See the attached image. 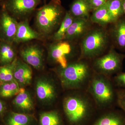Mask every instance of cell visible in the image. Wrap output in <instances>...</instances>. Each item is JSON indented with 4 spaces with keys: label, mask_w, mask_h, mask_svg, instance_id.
I'll return each instance as SVG.
<instances>
[{
    "label": "cell",
    "mask_w": 125,
    "mask_h": 125,
    "mask_svg": "<svg viewBox=\"0 0 125 125\" xmlns=\"http://www.w3.org/2000/svg\"><path fill=\"white\" fill-rule=\"evenodd\" d=\"M80 91L67 96L63 102L65 115L70 125H89L93 117L91 101Z\"/></svg>",
    "instance_id": "1"
},
{
    "label": "cell",
    "mask_w": 125,
    "mask_h": 125,
    "mask_svg": "<svg viewBox=\"0 0 125 125\" xmlns=\"http://www.w3.org/2000/svg\"><path fill=\"white\" fill-rule=\"evenodd\" d=\"M57 73L64 89L75 90L86 88L93 74L88 63L81 60L69 63L64 68L60 67Z\"/></svg>",
    "instance_id": "2"
},
{
    "label": "cell",
    "mask_w": 125,
    "mask_h": 125,
    "mask_svg": "<svg viewBox=\"0 0 125 125\" xmlns=\"http://www.w3.org/2000/svg\"><path fill=\"white\" fill-rule=\"evenodd\" d=\"M86 88L99 109L108 108L116 100V90L109 77L94 72Z\"/></svg>",
    "instance_id": "3"
},
{
    "label": "cell",
    "mask_w": 125,
    "mask_h": 125,
    "mask_svg": "<svg viewBox=\"0 0 125 125\" xmlns=\"http://www.w3.org/2000/svg\"><path fill=\"white\" fill-rule=\"evenodd\" d=\"M64 9L60 0H51L39 9L36 16V25L40 33L49 35L61 23Z\"/></svg>",
    "instance_id": "4"
},
{
    "label": "cell",
    "mask_w": 125,
    "mask_h": 125,
    "mask_svg": "<svg viewBox=\"0 0 125 125\" xmlns=\"http://www.w3.org/2000/svg\"><path fill=\"white\" fill-rule=\"evenodd\" d=\"M108 36L106 31L100 29H94L87 33L81 43L79 60L99 57L107 46Z\"/></svg>",
    "instance_id": "5"
},
{
    "label": "cell",
    "mask_w": 125,
    "mask_h": 125,
    "mask_svg": "<svg viewBox=\"0 0 125 125\" xmlns=\"http://www.w3.org/2000/svg\"><path fill=\"white\" fill-rule=\"evenodd\" d=\"M125 55L112 49L105 55L97 57L94 61V72L110 78L120 71Z\"/></svg>",
    "instance_id": "6"
},
{
    "label": "cell",
    "mask_w": 125,
    "mask_h": 125,
    "mask_svg": "<svg viewBox=\"0 0 125 125\" xmlns=\"http://www.w3.org/2000/svg\"><path fill=\"white\" fill-rule=\"evenodd\" d=\"M40 2V0H6L4 8L16 18H23L31 14Z\"/></svg>",
    "instance_id": "7"
},
{
    "label": "cell",
    "mask_w": 125,
    "mask_h": 125,
    "mask_svg": "<svg viewBox=\"0 0 125 125\" xmlns=\"http://www.w3.org/2000/svg\"><path fill=\"white\" fill-rule=\"evenodd\" d=\"M18 23L4 8L0 19V34L2 41L10 43L14 42Z\"/></svg>",
    "instance_id": "8"
},
{
    "label": "cell",
    "mask_w": 125,
    "mask_h": 125,
    "mask_svg": "<svg viewBox=\"0 0 125 125\" xmlns=\"http://www.w3.org/2000/svg\"><path fill=\"white\" fill-rule=\"evenodd\" d=\"M72 53L71 46L66 42H58L52 45L49 49L51 58L61 68H65L69 64L68 59Z\"/></svg>",
    "instance_id": "9"
},
{
    "label": "cell",
    "mask_w": 125,
    "mask_h": 125,
    "mask_svg": "<svg viewBox=\"0 0 125 125\" xmlns=\"http://www.w3.org/2000/svg\"><path fill=\"white\" fill-rule=\"evenodd\" d=\"M24 60L36 69H42L43 66V51L36 45H30L25 47L20 52Z\"/></svg>",
    "instance_id": "10"
},
{
    "label": "cell",
    "mask_w": 125,
    "mask_h": 125,
    "mask_svg": "<svg viewBox=\"0 0 125 125\" xmlns=\"http://www.w3.org/2000/svg\"><path fill=\"white\" fill-rule=\"evenodd\" d=\"M36 92L39 99L44 102H52L57 98V90L55 84L46 79H40L37 81Z\"/></svg>",
    "instance_id": "11"
},
{
    "label": "cell",
    "mask_w": 125,
    "mask_h": 125,
    "mask_svg": "<svg viewBox=\"0 0 125 125\" xmlns=\"http://www.w3.org/2000/svg\"><path fill=\"white\" fill-rule=\"evenodd\" d=\"M88 19L74 18L65 36V40L71 41L83 36L87 32L89 27Z\"/></svg>",
    "instance_id": "12"
},
{
    "label": "cell",
    "mask_w": 125,
    "mask_h": 125,
    "mask_svg": "<svg viewBox=\"0 0 125 125\" xmlns=\"http://www.w3.org/2000/svg\"><path fill=\"white\" fill-rule=\"evenodd\" d=\"M14 78L19 85H28L32 79V70L28 65L17 59L14 70Z\"/></svg>",
    "instance_id": "13"
},
{
    "label": "cell",
    "mask_w": 125,
    "mask_h": 125,
    "mask_svg": "<svg viewBox=\"0 0 125 125\" xmlns=\"http://www.w3.org/2000/svg\"><path fill=\"white\" fill-rule=\"evenodd\" d=\"M41 34L32 29L27 21L18 23L14 42L16 43L25 42L40 38Z\"/></svg>",
    "instance_id": "14"
},
{
    "label": "cell",
    "mask_w": 125,
    "mask_h": 125,
    "mask_svg": "<svg viewBox=\"0 0 125 125\" xmlns=\"http://www.w3.org/2000/svg\"><path fill=\"white\" fill-rule=\"evenodd\" d=\"M92 125H125V116L117 111H109L100 116Z\"/></svg>",
    "instance_id": "15"
},
{
    "label": "cell",
    "mask_w": 125,
    "mask_h": 125,
    "mask_svg": "<svg viewBox=\"0 0 125 125\" xmlns=\"http://www.w3.org/2000/svg\"><path fill=\"white\" fill-rule=\"evenodd\" d=\"M91 10L89 0H75L69 12L74 18L88 19Z\"/></svg>",
    "instance_id": "16"
},
{
    "label": "cell",
    "mask_w": 125,
    "mask_h": 125,
    "mask_svg": "<svg viewBox=\"0 0 125 125\" xmlns=\"http://www.w3.org/2000/svg\"><path fill=\"white\" fill-rule=\"evenodd\" d=\"M13 104L24 111H30L33 109V102L31 96L24 88H20L19 94L14 99Z\"/></svg>",
    "instance_id": "17"
},
{
    "label": "cell",
    "mask_w": 125,
    "mask_h": 125,
    "mask_svg": "<svg viewBox=\"0 0 125 125\" xmlns=\"http://www.w3.org/2000/svg\"><path fill=\"white\" fill-rule=\"evenodd\" d=\"M91 19L93 22L101 25L114 23L108 12L106 2L101 7L94 10Z\"/></svg>",
    "instance_id": "18"
},
{
    "label": "cell",
    "mask_w": 125,
    "mask_h": 125,
    "mask_svg": "<svg viewBox=\"0 0 125 125\" xmlns=\"http://www.w3.org/2000/svg\"><path fill=\"white\" fill-rule=\"evenodd\" d=\"M112 31L113 37L117 46L125 48V19H119L115 22Z\"/></svg>",
    "instance_id": "19"
},
{
    "label": "cell",
    "mask_w": 125,
    "mask_h": 125,
    "mask_svg": "<svg viewBox=\"0 0 125 125\" xmlns=\"http://www.w3.org/2000/svg\"><path fill=\"white\" fill-rule=\"evenodd\" d=\"M15 52L11 43L2 41L0 44V62L8 65L15 59Z\"/></svg>",
    "instance_id": "20"
},
{
    "label": "cell",
    "mask_w": 125,
    "mask_h": 125,
    "mask_svg": "<svg viewBox=\"0 0 125 125\" xmlns=\"http://www.w3.org/2000/svg\"><path fill=\"white\" fill-rule=\"evenodd\" d=\"M74 19L69 12H66L58 31L53 35V38L57 42L64 39L66 32Z\"/></svg>",
    "instance_id": "21"
},
{
    "label": "cell",
    "mask_w": 125,
    "mask_h": 125,
    "mask_svg": "<svg viewBox=\"0 0 125 125\" xmlns=\"http://www.w3.org/2000/svg\"><path fill=\"white\" fill-rule=\"evenodd\" d=\"M40 125H63L62 118L56 111L42 113L40 117Z\"/></svg>",
    "instance_id": "22"
},
{
    "label": "cell",
    "mask_w": 125,
    "mask_h": 125,
    "mask_svg": "<svg viewBox=\"0 0 125 125\" xmlns=\"http://www.w3.org/2000/svg\"><path fill=\"white\" fill-rule=\"evenodd\" d=\"M108 10L114 23L125 13L121 0H108Z\"/></svg>",
    "instance_id": "23"
},
{
    "label": "cell",
    "mask_w": 125,
    "mask_h": 125,
    "mask_svg": "<svg viewBox=\"0 0 125 125\" xmlns=\"http://www.w3.org/2000/svg\"><path fill=\"white\" fill-rule=\"evenodd\" d=\"M20 88L17 81L14 79L9 83L3 84L0 88V95L5 98L10 97L17 95Z\"/></svg>",
    "instance_id": "24"
},
{
    "label": "cell",
    "mask_w": 125,
    "mask_h": 125,
    "mask_svg": "<svg viewBox=\"0 0 125 125\" xmlns=\"http://www.w3.org/2000/svg\"><path fill=\"white\" fill-rule=\"evenodd\" d=\"M32 120L29 115L12 112L7 120V125H30Z\"/></svg>",
    "instance_id": "25"
},
{
    "label": "cell",
    "mask_w": 125,
    "mask_h": 125,
    "mask_svg": "<svg viewBox=\"0 0 125 125\" xmlns=\"http://www.w3.org/2000/svg\"><path fill=\"white\" fill-rule=\"evenodd\" d=\"M116 100L118 106L125 113V89L120 88L116 90Z\"/></svg>",
    "instance_id": "26"
},
{
    "label": "cell",
    "mask_w": 125,
    "mask_h": 125,
    "mask_svg": "<svg viewBox=\"0 0 125 125\" xmlns=\"http://www.w3.org/2000/svg\"><path fill=\"white\" fill-rule=\"evenodd\" d=\"M113 81L117 86L125 89V72L118 73L114 77Z\"/></svg>",
    "instance_id": "27"
},
{
    "label": "cell",
    "mask_w": 125,
    "mask_h": 125,
    "mask_svg": "<svg viewBox=\"0 0 125 125\" xmlns=\"http://www.w3.org/2000/svg\"><path fill=\"white\" fill-rule=\"evenodd\" d=\"M108 0H89L92 10L97 9L105 4Z\"/></svg>",
    "instance_id": "28"
},
{
    "label": "cell",
    "mask_w": 125,
    "mask_h": 125,
    "mask_svg": "<svg viewBox=\"0 0 125 125\" xmlns=\"http://www.w3.org/2000/svg\"><path fill=\"white\" fill-rule=\"evenodd\" d=\"M5 71V66L0 67V80L2 82H4V80Z\"/></svg>",
    "instance_id": "29"
},
{
    "label": "cell",
    "mask_w": 125,
    "mask_h": 125,
    "mask_svg": "<svg viewBox=\"0 0 125 125\" xmlns=\"http://www.w3.org/2000/svg\"><path fill=\"white\" fill-rule=\"evenodd\" d=\"M4 105L2 102L0 101V114L2 113L4 111Z\"/></svg>",
    "instance_id": "30"
},
{
    "label": "cell",
    "mask_w": 125,
    "mask_h": 125,
    "mask_svg": "<svg viewBox=\"0 0 125 125\" xmlns=\"http://www.w3.org/2000/svg\"><path fill=\"white\" fill-rule=\"evenodd\" d=\"M121 1L122 2V5H123L124 12L125 13V0H121Z\"/></svg>",
    "instance_id": "31"
},
{
    "label": "cell",
    "mask_w": 125,
    "mask_h": 125,
    "mask_svg": "<svg viewBox=\"0 0 125 125\" xmlns=\"http://www.w3.org/2000/svg\"><path fill=\"white\" fill-rule=\"evenodd\" d=\"M46 0H43V1H44V2H46Z\"/></svg>",
    "instance_id": "32"
}]
</instances>
